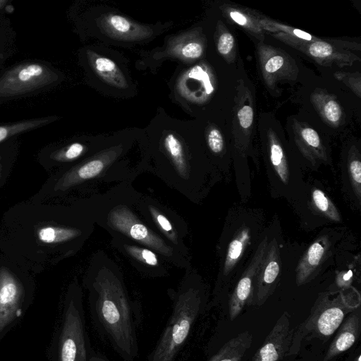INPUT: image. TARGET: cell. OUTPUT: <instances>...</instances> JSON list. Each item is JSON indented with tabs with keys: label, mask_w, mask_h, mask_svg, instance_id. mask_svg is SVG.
Masks as SVG:
<instances>
[{
	"label": "cell",
	"mask_w": 361,
	"mask_h": 361,
	"mask_svg": "<svg viewBox=\"0 0 361 361\" xmlns=\"http://www.w3.org/2000/svg\"><path fill=\"white\" fill-rule=\"evenodd\" d=\"M92 324L123 361L139 355L138 303L131 300L118 264L104 251L94 253L83 280Z\"/></svg>",
	"instance_id": "1"
},
{
	"label": "cell",
	"mask_w": 361,
	"mask_h": 361,
	"mask_svg": "<svg viewBox=\"0 0 361 361\" xmlns=\"http://www.w3.org/2000/svg\"><path fill=\"white\" fill-rule=\"evenodd\" d=\"M132 183H117L104 192L80 200V205L111 237L123 238L146 246L177 268L185 269L190 267V259L152 230L140 214L136 203L140 192Z\"/></svg>",
	"instance_id": "2"
},
{
	"label": "cell",
	"mask_w": 361,
	"mask_h": 361,
	"mask_svg": "<svg viewBox=\"0 0 361 361\" xmlns=\"http://www.w3.org/2000/svg\"><path fill=\"white\" fill-rule=\"evenodd\" d=\"M171 312L146 361H177L204 307V294L191 267L176 290H169Z\"/></svg>",
	"instance_id": "3"
},
{
	"label": "cell",
	"mask_w": 361,
	"mask_h": 361,
	"mask_svg": "<svg viewBox=\"0 0 361 361\" xmlns=\"http://www.w3.org/2000/svg\"><path fill=\"white\" fill-rule=\"evenodd\" d=\"M123 152L121 144L98 151L66 171L59 179L55 189L66 191L79 188L90 196L100 192L102 184L133 182L139 175L117 165Z\"/></svg>",
	"instance_id": "4"
},
{
	"label": "cell",
	"mask_w": 361,
	"mask_h": 361,
	"mask_svg": "<svg viewBox=\"0 0 361 361\" xmlns=\"http://www.w3.org/2000/svg\"><path fill=\"white\" fill-rule=\"evenodd\" d=\"M85 326L82 288L78 281L69 288L59 328L51 348V361H89L92 349Z\"/></svg>",
	"instance_id": "5"
},
{
	"label": "cell",
	"mask_w": 361,
	"mask_h": 361,
	"mask_svg": "<svg viewBox=\"0 0 361 361\" xmlns=\"http://www.w3.org/2000/svg\"><path fill=\"white\" fill-rule=\"evenodd\" d=\"M136 207L152 230L184 257L190 259L189 250L185 243L188 227L182 216L157 199L141 192Z\"/></svg>",
	"instance_id": "6"
},
{
	"label": "cell",
	"mask_w": 361,
	"mask_h": 361,
	"mask_svg": "<svg viewBox=\"0 0 361 361\" xmlns=\"http://www.w3.org/2000/svg\"><path fill=\"white\" fill-rule=\"evenodd\" d=\"M355 308V305L341 295L330 299L328 295H322L314 303L301 329L304 333H311L319 338H328Z\"/></svg>",
	"instance_id": "7"
},
{
	"label": "cell",
	"mask_w": 361,
	"mask_h": 361,
	"mask_svg": "<svg viewBox=\"0 0 361 361\" xmlns=\"http://www.w3.org/2000/svg\"><path fill=\"white\" fill-rule=\"evenodd\" d=\"M56 73L39 63H25L13 68L0 78V97H11L27 94L51 85Z\"/></svg>",
	"instance_id": "8"
},
{
	"label": "cell",
	"mask_w": 361,
	"mask_h": 361,
	"mask_svg": "<svg viewBox=\"0 0 361 361\" xmlns=\"http://www.w3.org/2000/svg\"><path fill=\"white\" fill-rule=\"evenodd\" d=\"M110 243L143 276L161 278L169 275L172 265L152 249L120 237H111Z\"/></svg>",
	"instance_id": "9"
},
{
	"label": "cell",
	"mask_w": 361,
	"mask_h": 361,
	"mask_svg": "<svg viewBox=\"0 0 361 361\" xmlns=\"http://www.w3.org/2000/svg\"><path fill=\"white\" fill-rule=\"evenodd\" d=\"M25 292L7 269H0V339L22 317L26 310Z\"/></svg>",
	"instance_id": "10"
},
{
	"label": "cell",
	"mask_w": 361,
	"mask_h": 361,
	"mask_svg": "<svg viewBox=\"0 0 361 361\" xmlns=\"http://www.w3.org/2000/svg\"><path fill=\"white\" fill-rule=\"evenodd\" d=\"M280 255L277 242L268 243L264 257L255 279L250 305L262 306L273 292L280 271Z\"/></svg>",
	"instance_id": "11"
},
{
	"label": "cell",
	"mask_w": 361,
	"mask_h": 361,
	"mask_svg": "<svg viewBox=\"0 0 361 361\" xmlns=\"http://www.w3.org/2000/svg\"><path fill=\"white\" fill-rule=\"evenodd\" d=\"M293 340L290 316L283 312L255 354L252 361H279L290 350Z\"/></svg>",
	"instance_id": "12"
},
{
	"label": "cell",
	"mask_w": 361,
	"mask_h": 361,
	"mask_svg": "<svg viewBox=\"0 0 361 361\" xmlns=\"http://www.w3.org/2000/svg\"><path fill=\"white\" fill-rule=\"evenodd\" d=\"M268 246L267 237L260 243L250 264L242 274L229 300V316L233 321L241 312L246 304L250 305L255 276Z\"/></svg>",
	"instance_id": "13"
},
{
	"label": "cell",
	"mask_w": 361,
	"mask_h": 361,
	"mask_svg": "<svg viewBox=\"0 0 361 361\" xmlns=\"http://www.w3.org/2000/svg\"><path fill=\"white\" fill-rule=\"evenodd\" d=\"M98 25L106 35L117 40L137 41L147 39L153 35L150 27L114 13L102 16Z\"/></svg>",
	"instance_id": "14"
},
{
	"label": "cell",
	"mask_w": 361,
	"mask_h": 361,
	"mask_svg": "<svg viewBox=\"0 0 361 361\" xmlns=\"http://www.w3.org/2000/svg\"><path fill=\"white\" fill-rule=\"evenodd\" d=\"M360 330V313H351L339 326L324 360L329 361L351 348L358 338Z\"/></svg>",
	"instance_id": "15"
},
{
	"label": "cell",
	"mask_w": 361,
	"mask_h": 361,
	"mask_svg": "<svg viewBox=\"0 0 361 361\" xmlns=\"http://www.w3.org/2000/svg\"><path fill=\"white\" fill-rule=\"evenodd\" d=\"M329 247V243L326 235L321 236L308 247L296 269V283L298 286L310 280L326 257Z\"/></svg>",
	"instance_id": "16"
},
{
	"label": "cell",
	"mask_w": 361,
	"mask_h": 361,
	"mask_svg": "<svg viewBox=\"0 0 361 361\" xmlns=\"http://www.w3.org/2000/svg\"><path fill=\"white\" fill-rule=\"evenodd\" d=\"M302 43L306 45L304 51L307 54L320 63L350 65L356 59L360 60L357 56L337 49L334 45L324 40L317 39L307 43H305V41Z\"/></svg>",
	"instance_id": "17"
},
{
	"label": "cell",
	"mask_w": 361,
	"mask_h": 361,
	"mask_svg": "<svg viewBox=\"0 0 361 361\" xmlns=\"http://www.w3.org/2000/svg\"><path fill=\"white\" fill-rule=\"evenodd\" d=\"M87 55L92 69L102 80L118 89L128 87L126 77L114 61L90 49Z\"/></svg>",
	"instance_id": "18"
},
{
	"label": "cell",
	"mask_w": 361,
	"mask_h": 361,
	"mask_svg": "<svg viewBox=\"0 0 361 361\" xmlns=\"http://www.w3.org/2000/svg\"><path fill=\"white\" fill-rule=\"evenodd\" d=\"M203 51L202 40L195 33H185L173 38L164 53L166 56L191 61L200 58Z\"/></svg>",
	"instance_id": "19"
},
{
	"label": "cell",
	"mask_w": 361,
	"mask_h": 361,
	"mask_svg": "<svg viewBox=\"0 0 361 361\" xmlns=\"http://www.w3.org/2000/svg\"><path fill=\"white\" fill-rule=\"evenodd\" d=\"M295 138L300 151L310 161L316 163L326 160L324 146L315 130L298 123L295 128Z\"/></svg>",
	"instance_id": "20"
},
{
	"label": "cell",
	"mask_w": 361,
	"mask_h": 361,
	"mask_svg": "<svg viewBox=\"0 0 361 361\" xmlns=\"http://www.w3.org/2000/svg\"><path fill=\"white\" fill-rule=\"evenodd\" d=\"M252 341L251 334L246 331L225 343L207 361H241Z\"/></svg>",
	"instance_id": "21"
},
{
	"label": "cell",
	"mask_w": 361,
	"mask_h": 361,
	"mask_svg": "<svg viewBox=\"0 0 361 361\" xmlns=\"http://www.w3.org/2000/svg\"><path fill=\"white\" fill-rule=\"evenodd\" d=\"M312 102L322 118L332 126H337L342 118L341 106L333 95L322 92H314Z\"/></svg>",
	"instance_id": "22"
},
{
	"label": "cell",
	"mask_w": 361,
	"mask_h": 361,
	"mask_svg": "<svg viewBox=\"0 0 361 361\" xmlns=\"http://www.w3.org/2000/svg\"><path fill=\"white\" fill-rule=\"evenodd\" d=\"M250 230L243 228L238 231L237 235L229 244L223 268V274L227 276L233 269L240 258L245 247L250 240Z\"/></svg>",
	"instance_id": "23"
},
{
	"label": "cell",
	"mask_w": 361,
	"mask_h": 361,
	"mask_svg": "<svg viewBox=\"0 0 361 361\" xmlns=\"http://www.w3.org/2000/svg\"><path fill=\"white\" fill-rule=\"evenodd\" d=\"M270 159L281 180L286 184L289 180V169L281 145L273 133L269 134Z\"/></svg>",
	"instance_id": "24"
},
{
	"label": "cell",
	"mask_w": 361,
	"mask_h": 361,
	"mask_svg": "<svg viewBox=\"0 0 361 361\" xmlns=\"http://www.w3.org/2000/svg\"><path fill=\"white\" fill-rule=\"evenodd\" d=\"M53 120L54 117L47 116L0 125V142L12 136L47 125Z\"/></svg>",
	"instance_id": "25"
},
{
	"label": "cell",
	"mask_w": 361,
	"mask_h": 361,
	"mask_svg": "<svg viewBox=\"0 0 361 361\" xmlns=\"http://www.w3.org/2000/svg\"><path fill=\"white\" fill-rule=\"evenodd\" d=\"M312 202L315 207L326 217L334 221H341L338 211L322 190L319 189L314 190L312 192Z\"/></svg>",
	"instance_id": "26"
},
{
	"label": "cell",
	"mask_w": 361,
	"mask_h": 361,
	"mask_svg": "<svg viewBox=\"0 0 361 361\" xmlns=\"http://www.w3.org/2000/svg\"><path fill=\"white\" fill-rule=\"evenodd\" d=\"M88 147L80 142H73L54 152L51 158L59 162H71L81 157Z\"/></svg>",
	"instance_id": "27"
},
{
	"label": "cell",
	"mask_w": 361,
	"mask_h": 361,
	"mask_svg": "<svg viewBox=\"0 0 361 361\" xmlns=\"http://www.w3.org/2000/svg\"><path fill=\"white\" fill-rule=\"evenodd\" d=\"M269 24L272 25L271 28H267V30H281L282 32H280L278 34V35H281L284 37H279L280 39H282L283 40H293V41H297V40H302V41H306V42H312L314 40L317 39H315L313 36H312L310 34L305 32L304 31H302L299 29L292 28L283 25H281L276 23H270Z\"/></svg>",
	"instance_id": "28"
},
{
	"label": "cell",
	"mask_w": 361,
	"mask_h": 361,
	"mask_svg": "<svg viewBox=\"0 0 361 361\" xmlns=\"http://www.w3.org/2000/svg\"><path fill=\"white\" fill-rule=\"evenodd\" d=\"M286 63L285 58L282 54L274 51L270 56L264 59V62H262L264 78L267 79L276 73L284 67Z\"/></svg>",
	"instance_id": "29"
},
{
	"label": "cell",
	"mask_w": 361,
	"mask_h": 361,
	"mask_svg": "<svg viewBox=\"0 0 361 361\" xmlns=\"http://www.w3.org/2000/svg\"><path fill=\"white\" fill-rule=\"evenodd\" d=\"M228 15L235 23L249 30V31L257 34L261 33L259 26L245 13L231 8L228 11Z\"/></svg>",
	"instance_id": "30"
},
{
	"label": "cell",
	"mask_w": 361,
	"mask_h": 361,
	"mask_svg": "<svg viewBox=\"0 0 361 361\" xmlns=\"http://www.w3.org/2000/svg\"><path fill=\"white\" fill-rule=\"evenodd\" d=\"M348 171L354 192L360 200L361 196V162L359 159L353 158L348 163Z\"/></svg>",
	"instance_id": "31"
},
{
	"label": "cell",
	"mask_w": 361,
	"mask_h": 361,
	"mask_svg": "<svg viewBox=\"0 0 361 361\" xmlns=\"http://www.w3.org/2000/svg\"><path fill=\"white\" fill-rule=\"evenodd\" d=\"M335 77L353 90L358 97H360V77L358 73L336 72Z\"/></svg>",
	"instance_id": "32"
},
{
	"label": "cell",
	"mask_w": 361,
	"mask_h": 361,
	"mask_svg": "<svg viewBox=\"0 0 361 361\" xmlns=\"http://www.w3.org/2000/svg\"><path fill=\"white\" fill-rule=\"evenodd\" d=\"M207 145L209 149L214 154H219L224 149V140L221 132L212 128L207 134Z\"/></svg>",
	"instance_id": "33"
},
{
	"label": "cell",
	"mask_w": 361,
	"mask_h": 361,
	"mask_svg": "<svg viewBox=\"0 0 361 361\" xmlns=\"http://www.w3.org/2000/svg\"><path fill=\"white\" fill-rule=\"evenodd\" d=\"M235 45L233 36L228 32L222 33L217 41V49L222 56H228Z\"/></svg>",
	"instance_id": "34"
},
{
	"label": "cell",
	"mask_w": 361,
	"mask_h": 361,
	"mask_svg": "<svg viewBox=\"0 0 361 361\" xmlns=\"http://www.w3.org/2000/svg\"><path fill=\"white\" fill-rule=\"evenodd\" d=\"M254 112L251 106L245 105L238 112V118L242 128H249L253 122Z\"/></svg>",
	"instance_id": "35"
},
{
	"label": "cell",
	"mask_w": 361,
	"mask_h": 361,
	"mask_svg": "<svg viewBox=\"0 0 361 361\" xmlns=\"http://www.w3.org/2000/svg\"><path fill=\"white\" fill-rule=\"evenodd\" d=\"M89 361H112L106 355L92 348L90 353Z\"/></svg>",
	"instance_id": "36"
},
{
	"label": "cell",
	"mask_w": 361,
	"mask_h": 361,
	"mask_svg": "<svg viewBox=\"0 0 361 361\" xmlns=\"http://www.w3.org/2000/svg\"><path fill=\"white\" fill-rule=\"evenodd\" d=\"M7 3L6 1L0 0V10L3 8L4 5Z\"/></svg>",
	"instance_id": "37"
},
{
	"label": "cell",
	"mask_w": 361,
	"mask_h": 361,
	"mask_svg": "<svg viewBox=\"0 0 361 361\" xmlns=\"http://www.w3.org/2000/svg\"><path fill=\"white\" fill-rule=\"evenodd\" d=\"M355 361H361V355L359 354L357 357L355 359Z\"/></svg>",
	"instance_id": "38"
}]
</instances>
